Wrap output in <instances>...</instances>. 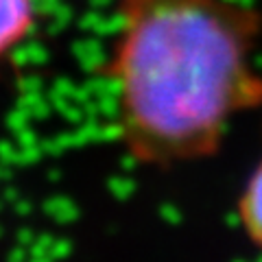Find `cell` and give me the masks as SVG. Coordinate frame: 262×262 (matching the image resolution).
<instances>
[{"label": "cell", "mask_w": 262, "mask_h": 262, "mask_svg": "<svg viewBox=\"0 0 262 262\" xmlns=\"http://www.w3.org/2000/svg\"><path fill=\"white\" fill-rule=\"evenodd\" d=\"M103 66L118 140L146 166L212 158L262 107V11L241 0H116Z\"/></svg>", "instance_id": "1"}, {"label": "cell", "mask_w": 262, "mask_h": 262, "mask_svg": "<svg viewBox=\"0 0 262 262\" xmlns=\"http://www.w3.org/2000/svg\"><path fill=\"white\" fill-rule=\"evenodd\" d=\"M42 20V0H0V63L35 37Z\"/></svg>", "instance_id": "2"}, {"label": "cell", "mask_w": 262, "mask_h": 262, "mask_svg": "<svg viewBox=\"0 0 262 262\" xmlns=\"http://www.w3.org/2000/svg\"><path fill=\"white\" fill-rule=\"evenodd\" d=\"M238 219L247 238L262 249V160L253 166L241 190Z\"/></svg>", "instance_id": "3"}]
</instances>
